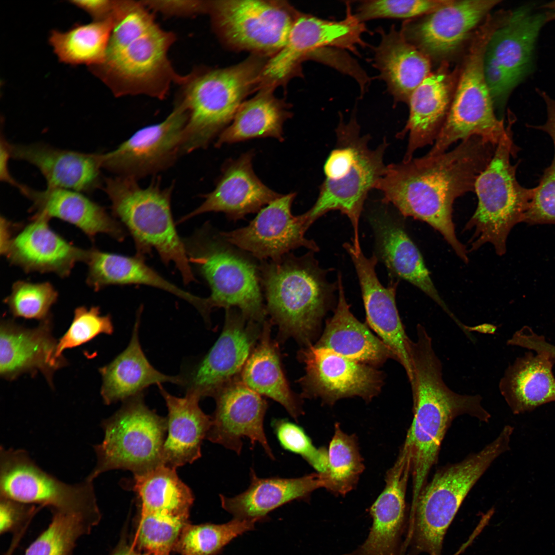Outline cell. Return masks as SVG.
<instances>
[{"instance_id": "6da1fadb", "label": "cell", "mask_w": 555, "mask_h": 555, "mask_svg": "<svg viewBox=\"0 0 555 555\" xmlns=\"http://www.w3.org/2000/svg\"><path fill=\"white\" fill-rule=\"evenodd\" d=\"M495 147L471 136L449 152L387 165L375 188L382 193V203L393 205L404 217L429 224L468 263L467 250L455 232L453 206L458 197L474 192Z\"/></svg>"}, {"instance_id": "7a4b0ae2", "label": "cell", "mask_w": 555, "mask_h": 555, "mask_svg": "<svg viewBox=\"0 0 555 555\" xmlns=\"http://www.w3.org/2000/svg\"><path fill=\"white\" fill-rule=\"evenodd\" d=\"M114 26L102 63L89 67L116 96L164 99L172 83L181 84L168 52L175 34L161 29L141 1H115Z\"/></svg>"}, {"instance_id": "3957f363", "label": "cell", "mask_w": 555, "mask_h": 555, "mask_svg": "<svg viewBox=\"0 0 555 555\" xmlns=\"http://www.w3.org/2000/svg\"><path fill=\"white\" fill-rule=\"evenodd\" d=\"M411 360L413 418L405 439L411 454L412 504L438 461L442 442L453 420L468 415L488 422L491 415L482 405L480 395L459 394L446 384L441 362L431 343L414 346Z\"/></svg>"}, {"instance_id": "277c9868", "label": "cell", "mask_w": 555, "mask_h": 555, "mask_svg": "<svg viewBox=\"0 0 555 555\" xmlns=\"http://www.w3.org/2000/svg\"><path fill=\"white\" fill-rule=\"evenodd\" d=\"M309 251L300 256L289 252L258 265L267 314L278 327L279 342L293 338L303 347L312 344L338 290L337 281L327 280L329 269L321 268L314 252Z\"/></svg>"}, {"instance_id": "5b68a950", "label": "cell", "mask_w": 555, "mask_h": 555, "mask_svg": "<svg viewBox=\"0 0 555 555\" xmlns=\"http://www.w3.org/2000/svg\"><path fill=\"white\" fill-rule=\"evenodd\" d=\"M513 427L477 452L438 469L411 504L406 546L410 552L440 555L448 528L475 484L501 454L510 449Z\"/></svg>"}, {"instance_id": "8992f818", "label": "cell", "mask_w": 555, "mask_h": 555, "mask_svg": "<svg viewBox=\"0 0 555 555\" xmlns=\"http://www.w3.org/2000/svg\"><path fill=\"white\" fill-rule=\"evenodd\" d=\"M337 146L327 158L323 168L325 178L312 207L302 214L309 228L329 211L338 210L349 219L354 231L352 245L361 251L359 223L369 191L383 175L385 140L375 150L368 147L369 137L361 136L355 116L345 122L340 119L336 128Z\"/></svg>"}, {"instance_id": "52a82bcc", "label": "cell", "mask_w": 555, "mask_h": 555, "mask_svg": "<svg viewBox=\"0 0 555 555\" xmlns=\"http://www.w3.org/2000/svg\"><path fill=\"white\" fill-rule=\"evenodd\" d=\"M267 58L253 54L233 66L186 76L178 98L189 114L181 154L207 147L229 125L246 97L259 88Z\"/></svg>"}, {"instance_id": "ba28073f", "label": "cell", "mask_w": 555, "mask_h": 555, "mask_svg": "<svg viewBox=\"0 0 555 555\" xmlns=\"http://www.w3.org/2000/svg\"><path fill=\"white\" fill-rule=\"evenodd\" d=\"M159 179L142 188L134 178H106L103 189L113 214L126 227L136 255L144 258L155 250L165 265L174 264L186 284L196 281L183 239L179 236L171 207L173 186L162 188Z\"/></svg>"}, {"instance_id": "9c48e42d", "label": "cell", "mask_w": 555, "mask_h": 555, "mask_svg": "<svg viewBox=\"0 0 555 555\" xmlns=\"http://www.w3.org/2000/svg\"><path fill=\"white\" fill-rule=\"evenodd\" d=\"M190 263L211 290L208 308H236L248 320L263 324L267 316L258 265L248 253L227 242L208 223L183 239Z\"/></svg>"}, {"instance_id": "30bf717a", "label": "cell", "mask_w": 555, "mask_h": 555, "mask_svg": "<svg viewBox=\"0 0 555 555\" xmlns=\"http://www.w3.org/2000/svg\"><path fill=\"white\" fill-rule=\"evenodd\" d=\"M511 115H508L505 132L491 160L475 183L478 204L464 229L474 230L471 251L489 243L498 255H504L507 237L512 228L523 221L533 194L534 188H524L519 183L517 164L513 165L510 161L518 151L513 140L514 119Z\"/></svg>"}, {"instance_id": "8fae6325", "label": "cell", "mask_w": 555, "mask_h": 555, "mask_svg": "<svg viewBox=\"0 0 555 555\" xmlns=\"http://www.w3.org/2000/svg\"><path fill=\"white\" fill-rule=\"evenodd\" d=\"M101 427L104 437L93 447L96 463L87 479L116 469L139 474L162 465L167 419L145 404L144 392L123 402Z\"/></svg>"}, {"instance_id": "7c38bea8", "label": "cell", "mask_w": 555, "mask_h": 555, "mask_svg": "<svg viewBox=\"0 0 555 555\" xmlns=\"http://www.w3.org/2000/svg\"><path fill=\"white\" fill-rule=\"evenodd\" d=\"M495 28L488 22L475 36L447 119L428 155L443 153L454 142L474 136L496 145L504 135V120L495 114L483 66L486 46Z\"/></svg>"}, {"instance_id": "4fadbf2b", "label": "cell", "mask_w": 555, "mask_h": 555, "mask_svg": "<svg viewBox=\"0 0 555 555\" xmlns=\"http://www.w3.org/2000/svg\"><path fill=\"white\" fill-rule=\"evenodd\" d=\"M93 482L66 483L40 467L25 450L1 447L0 496L81 515L97 525L101 513Z\"/></svg>"}, {"instance_id": "5bb4252c", "label": "cell", "mask_w": 555, "mask_h": 555, "mask_svg": "<svg viewBox=\"0 0 555 555\" xmlns=\"http://www.w3.org/2000/svg\"><path fill=\"white\" fill-rule=\"evenodd\" d=\"M215 31L234 49L272 57L286 44L299 12L284 1H208Z\"/></svg>"}, {"instance_id": "9a60e30c", "label": "cell", "mask_w": 555, "mask_h": 555, "mask_svg": "<svg viewBox=\"0 0 555 555\" xmlns=\"http://www.w3.org/2000/svg\"><path fill=\"white\" fill-rule=\"evenodd\" d=\"M529 6L513 11L497 28L486 46L483 66L494 104H504L513 89L530 74L544 13H532Z\"/></svg>"}, {"instance_id": "2e32d148", "label": "cell", "mask_w": 555, "mask_h": 555, "mask_svg": "<svg viewBox=\"0 0 555 555\" xmlns=\"http://www.w3.org/2000/svg\"><path fill=\"white\" fill-rule=\"evenodd\" d=\"M339 21L323 20L299 13L284 47L269 59L261 76V86L275 88L294 75L300 73V65L306 58L327 47L356 52V45L364 44L361 36L366 28L351 13Z\"/></svg>"}, {"instance_id": "e0dca14e", "label": "cell", "mask_w": 555, "mask_h": 555, "mask_svg": "<svg viewBox=\"0 0 555 555\" xmlns=\"http://www.w3.org/2000/svg\"><path fill=\"white\" fill-rule=\"evenodd\" d=\"M225 310L224 326L214 345L179 374L185 393L213 397L239 376L259 340L263 324L248 320L236 308Z\"/></svg>"}, {"instance_id": "ac0fdd59", "label": "cell", "mask_w": 555, "mask_h": 555, "mask_svg": "<svg viewBox=\"0 0 555 555\" xmlns=\"http://www.w3.org/2000/svg\"><path fill=\"white\" fill-rule=\"evenodd\" d=\"M298 358L305 365V374L297 381L302 398H319L330 405L354 397L369 402L383 385L384 374L376 367L314 344L301 348Z\"/></svg>"}, {"instance_id": "d6986e66", "label": "cell", "mask_w": 555, "mask_h": 555, "mask_svg": "<svg viewBox=\"0 0 555 555\" xmlns=\"http://www.w3.org/2000/svg\"><path fill=\"white\" fill-rule=\"evenodd\" d=\"M188 117L177 100L163 121L139 130L115 150L101 154L102 168L136 180L168 168L181 154Z\"/></svg>"}, {"instance_id": "ffe728a7", "label": "cell", "mask_w": 555, "mask_h": 555, "mask_svg": "<svg viewBox=\"0 0 555 555\" xmlns=\"http://www.w3.org/2000/svg\"><path fill=\"white\" fill-rule=\"evenodd\" d=\"M296 195H282L262 208L247 226L220 234L260 261L279 260L301 247L319 251L316 242L305 237L308 228L302 215L294 216L291 212Z\"/></svg>"}, {"instance_id": "44dd1931", "label": "cell", "mask_w": 555, "mask_h": 555, "mask_svg": "<svg viewBox=\"0 0 555 555\" xmlns=\"http://www.w3.org/2000/svg\"><path fill=\"white\" fill-rule=\"evenodd\" d=\"M216 408L206 438L238 455L243 440L248 438L253 447L260 444L267 456L274 459L264 430L267 401L237 377L212 397Z\"/></svg>"}, {"instance_id": "7402d4cb", "label": "cell", "mask_w": 555, "mask_h": 555, "mask_svg": "<svg viewBox=\"0 0 555 555\" xmlns=\"http://www.w3.org/2000/svg\"><path fill=\"white\" fill-rule=\"evenodd\" d=\"M343 246L350 255L357 273L366 322L391 349L395 360L403 367L411 384L413 380L410 354L411 340L406 334L396 306L398 282H392L384 287L376 273L378 260L376 254L367 257L362 251H356L351 244L345 243Z\"/></svg>"}, {"instance_id": "603a6c76", "label": "cell", "mask_w": 555, "mask_h": 555, "mask_svg": "<svg viewBox=\"0 0 555 555\" xmlns=\"http://www.w3.org/2000/svg\"><path fill=\"white\" fill-rule=\"evenodd\" d=\"M49 220L34 214L28 224L18 226L1 254L25 272H51L66 278L77 263L85 262L88 249L67 240L51 229Z\"/></svg>"}, {"instance_id": "cb8c5ba5", "label": "cell", "mask_w": 555, "mask_h": 555, "mask_svg": "<svg viewBox=\"0 0 555 555\" xmlns=\"http://www.w3.org/2000/svg\"><path fill=\"white\" fill-rule=\"evenodd\" d=\"M411 475V455L402 446L385 474V487L369 509L372 525L365 540L343 555H402L406 517L405 495Z\"/></svg>"}, {"instance_id": "d4e9b609", "label": "cell", "mask_w": 555, "mask_h": 555, "mask_svg": "<svg viewBox=\"0 0 555 555\" xmlns=\"http://www.w3.org/2000/svg\"><path fill=\"white\" fill-rule=\"evenodd\" d=\"M51 317L27 328L10 319L0 327V375L13 380L24 374L40 372L53 387L55 372L67 365L65 358L55 357L58 341L52 334Z\"/></svg>"}, {"instance_id": "484cf974", "label": "cell", "mask_w": 555, "mask_h": 555, "mask_svg": "<svg viewBox=\"0 0 555 555\" xmlns=\"http://www.w3.org/2000/svg\"><path fill=\"white\" fill-rule=\"evenodd\" d=\"M368 219L375 234L376 255L384 264L391 275L420 289L459 325L460 321L439 294L422 256L403 223L385 208L373 210Z\"/></svg>"}, {"instance_id": "4316f807", "label": "cell", "mask_w": 555, "mask_h": 555, "mask_svg": "<svg viewBox=\"0 0 555 555\" xmlns=\"http://www.w3.org/2000/svg\"><path fill=\"white\" fill-rule=\"evenodd\" d=\"M254 153L249 151L236 159L226 161L213 191L196 209L182 217L179 223L209 212H223L237 220L258 212L282 195L269 188L255 175L252 167Z\"/></svg>"}, {"instance_id": "83f0119b", "label": "cell", "mask_w": 555, "mask_h": 555, "mask_svg": "<svg viewBox=\"0 0 555 555\" xmlns=\"http://www.w3.org/2000/svg\"><path fill=\"white\" fill-rule=\"evenodd\" d=\"M11 158L35 166L47 188L90 193L102 185L101 154L63 150L43 143H9Z\"/></svg>"}, {"instance_id": "f1b7e54d", "label": "cell", "mask_w": 555, "mask_h": 555, "mask_svg": "<svg viewBox=\"0 0 555 555\" xmlns=\"http://www.w3.org/2000/svg\"><path fill=\"white\" fill-rule=\"evenodd\" d=\"M499 0L451 1L402 33L428 54L442 56L457 48Z\"/></svg>"}, {"instance_id": "f546056e", "label": "cell", "mask_w": 555, "mask_h": 555, "mask_svg": "<svg viewBox=\"0 0 555 555\" xmlns=\"http://www.w3.org/2000/svg\"><path fill=\"white\" fill-rule=\"evenodd\" d=\"M18 190L32 203L34 214L49 219L57 218L71 224L94 240L99 234H105L122 242L126 232L122 225L101 205L83 193L67 189L47 188L36 190L21 184Z\"/></svg>"}, {"instance_id": "4dcf8cb0", "label": "cell", "mask_w": 555, "mask_h": 555, "mask_svg": "<svg viewBox=\"0 0 555 555\" xmlns=\"http://www.w3.org/2000/svg\"><path fill=\"white\" fill-rule=\"evenodd\" d=\"M250 478L243 492L232 497L220 495L223 508L233 519L263 521L277 508L295 501L308 502L313 491L323 488L317 472L294 478L260 477L251 468Z\"/></svg>"}, {"instance_id": "1f68e13d", "label": "cell", "mask_w": 555, "mask_h": 555, "mask_svg": "<svg viewBox=\"0 0 555 555\" xmlns=\"http://www.w3.org/2000/svg\"><path fill=\"white\" fill-rule=\"evenodd\" d=\"M142 308L136 314L130 342L110 362L99 368L102 384L100 394L106 405L124 402L153 384L171 383L181 386L180 374L165 375L156 369L145 355L139 340Z\"/></svg>"}, {"instance_id": "d6a6232c", "label": "cell", "mask_w": 555, "mask_h": 555, "mask_svg": "<svg viewBox=\"0 0 555 555\" xmlns=\"http://www.w3.org/2000/svg\"><path fill=\"white\" fill-rule=\"evenodd\" d=\"M157 386L168 411L161 464L176 469L201 457V444L209 430L211 416L200 409L198 396L185 393L184 397H178L162 384Z\"/></svg>"}, {"instance_id": "836d02e7", "label": "cell", "mask_w": 555, "mask_h": 555, "mask_svg": "<svg viewBox=\"0 0 555 555\" xmlns=\"http://www.w3.org/2000/svg\"><path fill=\"white\" fill-rule=\"evenodd\" d=\"M88 267L86 282L96 291L113 285H144L169 292L193 306L203 316L206 299L187 291L165 279L149 266L144 258L88 249L85 262Z\"/></svg>"}, {"instance_id": "e575fe53", "label": "cell", "mask_w": 555, "mask_h": 555, "mask_svg": "<svg viewBox=\"0 0 555 555\" xmlns=\"http://www.w3.org/2000/svg\"><path fill=\"white\" fill-rule=\"evenodd\" d=\"M337 282L338 299L333 316L326 321L314 345L374 367L389 359H395L391 349L350 311L341 273L338 274Z\"/></svg>"}, {"instance_id": "d590c367", "label": "cell", "mask_w": 555, "mask_h": 555, "mask_svg": "<svg viewBox=\"0 0 555 555\" xmlns=\"http://www.w3.org/2000/svg\"><path fill=\"white\" fill-rule=\"evenodd\" d=\"M450 90L448 78L439 71L430 74L411 94L408 120L397 135L399 138L409 136L403 161L412 159L417 149L434 143L450 110Z\"/></svg>"}, {"instance_id": "8d00e7d4", "label": "cell", "mask_w": 555, "mask_h": 555, "mask_svg": "<svg viewBox=\"0 0 555 555\" xmlns=\"http://www.w3.org/2000/svg\"><path fill=\"white\" fill-rule=\"evenodd\" d=\"M273 324L266 320L261 335L239 377L248 387L281 404L294 419L304 414L303 399L290 388L283 369L278 343L271 338Z\"/></svg>"}, {"instance_id": "74e56055", "label": "cell", "mask_w": 555, "mask_h": 555, "mask_svg": "<svg viewBox=\"0 0 555 555\" xmlns=\"http://www.w3.org/2000/svg\"><path fill=\"white\" fill-rule=\"evenodd\" d=\"M379 33L374 65L394 100L408 103L413 91L430 75V61L394 27Z\"/></svg>"}, {"instance_id": "f35d334b", "label": "cell", "mask_w": 555, "mask_h": 555, "mask_svg": "<svg viewBox=\"0 0 555 555\" xmlns=\"http://www.w3.org/2000/svg\"><path fill=\"white\" fill-rule=\"evenodd\" d=\"M554 364L543 353L528 351L507 368L499 388L513 414L555 401Z\"/></svg>"}, {"instance_id": "ab89813d", "label": "cell", "mask_w": 555, "mask_h": 555, "mask_svg": "<svg viewBox=\"0 0 555 555\" xmlns=\"http://www.w3.org/2000/svg\"><path fill=\"white\" fill-rule=\"evenodd\" d=\"M274 89L260 88L255 96L245 101L231 123L218 136L215 146L255 138L272 137L284 141L283 125L292 113L288 104L275 97Z\"/></svg>"}, {"instance_id": "60d3db41", "label": "cell", "mask_w": 555, "mask_h": 555, "mask_svg": "<svg viewBox=\"0 0 555 555\" xmlns=\"http://www.w3.org/2000/svg\"><path fill=\"white\" fill-rule=\"evenodd\" d=\"M132 489L140 499L141 513L188 516L194 499L191 490L179 478L176 469L163 465L134 474Z\"/></svg>"}, {"instance_id": "b9f144b4", "label": "cell", "mask_w": 555, "mask_h": 555, "mask_svg": "<svg viewBox=\"0 0 555 555\" xmlns=\"http://www.w3.org/2000/svg\"><path fill=\"white\" fill-rule=\"evenodd\" d=\"M114 26L112 17L76 24L66 32L53 30L49 42L59 60L65 64L98 65L104 59Z\"/></svg>"}, {"instance_id": "7bdbcfd3", "label": "cell", "mask_w": 555, "mask_h": 555, "mask_svg": "<svg viewBox=\"0 0 555 555\" xmlns=\"http://www.w3.org/2000/svg\"><path fill=\"white\" fill-rule=\"evenodd\" d=\"M334 428L327 467L319 474L323 488L336 496H345L356 488L365 467L357 436L345 433L338 422Z\"/></svg>"}, {"instance_id": "ee69618b", "label": "cell", "mask_w": 555, "mask_h": 555, "mask_svg": "<svg viewBox=\"0 0 555 555\" xmlns=\"http://www.w3.org/2000/svg\"><path fill=\"white\" fill-rule=\"evenodd\" d=\"M256 520L232 519L221 524L185 526L178 542L181 555H216L232 540L253 530Z\"/></svg>"}, {"instance_id": "f6af8a7d", "label": "cell", "mask_w": 555, "mask_h": 555, "mask_svg": "<svg viewBox=\"0 0 555 555\" xmlns=\"http://www.w3.org/2000/svg\"><path fill=\"white\" fill-rule=\"evenodd\" d=\"M96 525L81 515L53 512L49 526L29 545L25 555H72L79 539Z\"/></svg>"}, {"instance_id": "bcb514c9", "label": "cell", "mask_w": 555, "mask_h": 555, "mask_svg": "<svg viewBox=\"0 0 555 555\" xmlns=\"http://www.w3.org/2000/svg\"><path fill=\"white\" fill-rule=\"evenodd\" d=\"M58 296L57 290L48 282L20 280L13 283L11 293L4 301L14 317L42 321L51 317L50 309Z\"/></svg>"}, {"instance_id": "7dc6e473", "label": "cell", "mask_w": 555, "mask_h": 555, "mask_svg": "<svg viewBox=\"0 0 555 555\" xmlns=\"http://www.w3.org/2000/svg\"><path fill=\"white\" fill-rule=\"evenodd\" d=\"M188 516L141 513L137 533L139 545L154 555L169 554L185 527Z\"/></svg>"}, {"instance_id": "c3c4849f", "label": "cell", "mask_w": 555, "mask_h": 555, "mask_svg": "<svg viewBox=\"0 0 555 555\" xmlns=\"http://www.w3.org/2000/svg\"><path fill=\"white\" fill-rule=\"evenodd\" d=\"M114 332L112 317L102 315L99 306H81L74 311L72 322L65 334L58 340L55 357L63 359V351L82 345L101 334Z\"/></svg>"}, {"instance_id": "681fc988", "label": "cell", "mask_w": 555, "mask_h": 555, "mask_svg": "<svg viewBox=\"0 0 555 555\" xmlns=\"http://www.w3.org/2000/svg\"><path fill=\"white\" fill-rule=\"evenodd\" d=\"M450 0H374L362 2L355 14L361 23L376 18H408L431 13Z\"/></svg>"}, {"instance_id": "f907efd6", "label": "cell", "mask_w": 555, "mask_h": 555, "mask_svg": "<svg viewBox=\"0 0 555 555\" xmlns=\"http://www.w3.org/2000/svg\"><path fill=\"white\" fill-rule=\"evenodd\" d=\"M272 427L284 449L301 456L317 473H322L325 471L327 450L324 447L316 448L301 427L285 419L273 420Z\"/></svg>"}, {"instance_id": "816d5d0a", "label": "cell", "mask_w": 555, "mask_h": 555, "mask_svg": "<svg viewBox=\"0 0 555 555\" xmlns=\"http://www.w3.org/2000/svg\"><path fill=\"white\" fill-rule=\"evenodd\" d=\"M529 225L555 224V155L544 172L523 221Z\"/></svg>"}, {"instance_id": "f5cc1de1", "label": "cell", "mask_w": 555, "mask_h": 555, "mask_svg": "<svg viewBox=\"0 0 555 555\" xmlns=\"http://www.w3.org/2000/svg\"><path fill=\"white\" fill-rule=\"evenodd\" d=\"M41 507L1 496V534L16 529L22 522H28Z\"/></svg>"}, {"instance_id": "db71d44e", "label": "cell", "mask_w": 555, "mask_h": 555, "mask_svg": "<svg viewBox=\"0 0 555 555\" xmlns=\"http://www.w3.org/2000/svg\"><path fill=\"white\" fill-rule=\"evenodd\" d=\"M149 8L170 16H189L207 12L208 1H142Z\"/></svg>"}, {"instance_id": "11a10c76", "label": "cell", "mask_w": 555, "mask_h": 555, "mask_svg": "<svg viewBox=\"0 0 555 555\" xmlns=\"http://www.w3.org/2000/svg\"><path fill=\"white\" fill-rule=\"evenodd\" d=\"M70 2L87 12L94 21L110 17L115 4V1L109 0H73Z\"/></svg>"}, {"instance_id": "9f6ffc18", "label": "cell", "mask_w": 555, "mask_h": 555, "mask_svg": "<svg viewBox=\"0 0 555 555\" xmlns=\"http://www.w3.org/2000/svg\"><path fill=\"white\" fill-rule=\"evenodd\" d=\"M536 91L543 99L547 109V120L541 125L533 127L548 134L553 142L555 150V99L551 98L545 91L539 88ZM555 155V153H554Z\"/></svg>"}, {"instance_id": "6f0895ef", "label": "cell", "mask_w": 555, "mask_h": 555, "mask_svg": "<svg viewBox=\"0 0 555 555\" xmlns=\"http://www.w3.org/2000/svg\"><path fill=\"white\" fill-rule=\"evenodd\" d=\"M11 157L8 142L1 134L0 146V179L2 181L7 183L18 189L20 183L11 176L9 170V159Z\"/></svg>"}, {"instance_id": "680465c9", "label": "cell", "mask_w": 555, "mask_h": 555, "mask_svg": "<svg viewBox=\"0 0 555 555\" xmlns=\"http://www.w3.org/2000/svg\"><path fill=\"white\" fill-rule=\"evenodd\" d=\"M18 225L4 216L1 217L0 251L5 248L12 237Z\"/></svg>"}, {"instance_id": "91938a15", "label": "cell", "mask_w": 555, "mask_h": 555, "mask_svg": "<svg viewBox=\"0 0 555 555\" xmlns=\"http://www.w3.org/2000/svg\"><path fill=\"white\" fill-rule=\"evenodd\" d=\"M540 8L546 10L544 12L546 23L555 21V1L544 4Z\"/></svg>"}, {"instance_id": "94428289", "label": "cell", "mask_w": 555, "mask_h": 555, "mask_svg": "<svg viewBox=\"0 0 555 555\" xmlns=\"http://www.w3.org/2000/svg\"><path fill=\"white\" fill-rule=\"evenodd\" d=\"M112 555H147L140 554L127 547H121Z\"/></svg>"}, {"instance_id": "6125c7cd", "label": "cell", "mask_w": 555, "mask_h": 555, "mask_svg": "<svg viewBox=\"0 0 555 555\" xmlns=\"http://www.w3.org/2000/svg\"><path fill=\"white\" fill-rule=\"evenodd\" d=\"M165 555H169V554H165Z\"/></svg>"}]
</instances>
